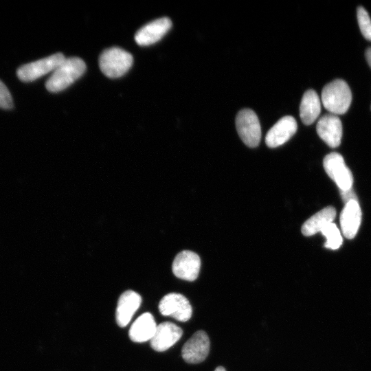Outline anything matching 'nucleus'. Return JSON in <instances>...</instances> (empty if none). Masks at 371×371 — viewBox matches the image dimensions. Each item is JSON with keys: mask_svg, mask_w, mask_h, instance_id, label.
Listing matches in <instances>:
<instances>
[{"mask_svg": "<svg viewBox=\"0 0 371 371\" xmlns=\"http://www.w3.org/2000/svg\"><path fill=\"white\" fill-rule=\"evenodd\" d=\"M319 137L330 147L336 148L341 144L342 124L339 117L328 113L319 118L316 126Z\"/></svg>", "mask_w": 371, "mask_h": 371, "instance_id": "9d476101", "label": "nucleus"}, {"mask_svg": "<svg viewBox=\"0 0 371 371\" xmlns=\"http://www.w3.org/2000/svg\"><path fill=\"white\" fill-rule=\"evenodd\" d=\"M321 112V100L317 93L312 89L306 91L302 98L300 106V115L306 125L313 124Z\"/></svg>", "mask_w": 371, "mask_h": 371, "instance_id": "f3484780", "label": "nucleus"}, {"mask_svg": "<svg viewBox=\"0 0 371 371\" xmlns=\"http://www.w3.org/2000/svg\"><path fill=\"white\" fill-rule=\"evenodd\" d=\"M236 128L242 141L249 147L258 146L261 128L256 113L249 109L240 110L236 117Z\"/></svg>", "mask_w": 371, "mask_h": 371, "instance_id": "20e7f679", "label": "nucleus"}, {"mask_svg": "<svg viewBox=\"0 0 371 371\" xmlns=\"http://www.w3.org/2000/svg\"><path fill=\"white\" fill-rule=\"evenodd\" d=\"M172 21L168 17H162L153 21L141 27L135 34V40L141 46L155 43L169 31Z\"/></svg>", "mask_w": 371, "mask_h": 371, "instance_id": "f8f14e48", "label": "nucleus"}, {"mask_svg": "<svg viewBox=\"0 0 371 371\" xmlns=\"http://www.w3.org/2000/svg\"><path fill=\"white\" fill-rule=\"evenodd\" d=\"M157 326L153 315L144 313L131 325L128 332L129 337L134 342L147 341L153 338Z\"/></svg>", "mask_w": 371, "mask_h": 371, "instance_id": "dca6fc26", "label": "nucleus"}, {"mask_svg": "<svg viewBox=\"0 0 371 371\" xmlns=\"http://www.w3.org/2000/svg\"><path fill=\"white\" fill-rule=\"evenodd\" d=\"M361 221V210L357 201H350L345 204L340 214L342 233L348 239L356 236Z\"/></svg>", "mask_w": 371, "mask_h": 371, "instance_id": "2eb2a0df", "label": "nucleus"}, {"mask_svg": "<svg viewBox=\"0 0 371 371\" xmlns=\"http://www.w3.org/2000/svg\"><path fill=\"white\" fill-rule=\"evenodd\" d=\"M159 311L164 316H170L179 322H186L192 316V308L188 299L177 293L164 295L159 303Z\"/></svg>", "mask_w": 371, "mask_h": 371, "instance_id": "0eeeda50", "label": "nucleus"}, {"mask_svg": "<svg viewBox=\"0 0 371 371\" xmlns=\"http://www.w3.org/2000/svg\"><path fill=\"white\" fill-rule=\"evenodd\" d=\"M210 342L207 333L198 330L186 342L181 350L183 359L189 363L203 361L210 351Z\"/></svg>", "mask_w": 371, "mask_h": 371, "instance_id": "1a4fd4ad", "label": "nucleus"}, {"mask_svg": "<svg viewBox=\"0 0 371 371\" xmlns=\"http://www.w3.org/2000/svg\"><path fill=\"white\" fill-rule=\"evenodd\" d=\"M357 16L361 34L365 38L371 41V19L368 12L362 6H359L357 10Z\"/></svg>", "mask_w": 371, "mask_h": 371, "instance_id": "aec40b11", "label": "nucleus"}, {"mask_svg": "<svg viewBox=\"0 0 371 371\" xmlns=\"http://www.w3.org/2000/svg\"><path fill=\"white\" fill-rule=\"evenodd\" d=\"M323 166L327 175L335 182L340 190L352 188V174L339 153L333 152L326 155L323 160Z\"/></svg>", "mask_w": 371, "mask_h": 371, "instance_id": "39448f33", "label": "nucleus"}, {"mask_svg": "<svg viewBox=\"0 0 371 371\" xmlns=\"http://www.w3.org/2000/svg\"><path fill=\"white\" fill-rule=\"evenodd\" d=\"M133 62V56L128 52L119 47H111L101 54L99 66L106 76L115 78L126 74Z\"/></svg>", "mask_w": 371, "mask_h": 371, "instance_id": "7ed1b4c3", "label": "nucleus"}, {"mask_svg": "<svg viewBox=\"0 0 371 371\" xmlns=\"http://www.w3.org/2000/svg\"><path fill=\"white\" fill-rule=\"evenodd\" d=\"M326 238L324 247L330 249H337L341 245L343 239L337 225L330 223L325 225L320 232Z\"/></svg>", "mask_w": 371, "mask_h": 371, "instance_id": "6ab92c4d", "label": "nucleus"}, {"mask_svg": "<svg viewBox=\"0 0 371 371\" xmlns=\"http://www.w3.org/2000/svg\"><path fill=\"white\" fill-rule=\"evenodd\" d=\"M340 194L345 204L350 201H357V197L352 189L348 190H340Z\"/></svg>", "mask_w": 371, "mask_h": 371, "instance_id": "4be33fe9", "label": "nucleus"}, {"mask_svg": "<svg viewBox=\"0 0 371 371\" xmlns=\"http://www.w3.org/2000/svg\"><path fill=\"white\" fill-rule=\"evenodd\" d=\"M13 106L12 95L4 83L0 80V108L9 109Z\"/></svg>", "mask_w": 371, "mask_h": 371, "instance_id": "412c9836", "label": "nucleus"}, {"mask_svg": "<svg viewBox=\"0 0 371 371\" xmlns=\"http://www.w3.org/2000/svg\"><path fill=\"white\" fill-rule=\"evenodd\" d=\"M201 260L194 252L184 250L179 252L175 258L172 270L178 278L188 280H195L199 273Z\"/></svg>", "mask_w": 371, "mask_h": 371, "instance_id": "6e6552de", "label": "nucleus"}, {"mask_svg": "<svg viewBox=\"0 0 371 371\" xmlns=\"http://www.w3.org/2000/svg\"><path fill=\"white\" fill-rule=\"evenodd\" d=\"M322 102L330 113L342 115L348 110L351 101V90L346 81L337 79L326 84L321 94Z\"/></svg>", "mask_w": 371, "mask_h": 371, "instance_id": "f03ea898", "label": "nucleus"}, {"mask_svg": "<svg viewBox=\"0 0 371 371\" xmlns=\"http://www.w3.org/2000/svg\"><path fill=\"white\" fill-rule=\"evenodd\" d=\"M365 57L370 67L371 68V47H368L365 52Z\"/></svg>", "mask_w": 371, "mask_h": 371, "instance_id": "5701e85b", "label": "nucleus"}, {"mask_svg": "<svg viewBox=\"0 0 371 371\" xmlns=\"http://www.w3.org/2000/svg\"><path fill=\"white\" fill-rule=\"evenodd\" d=\"M214 371H226L225 369L222 366L217 367Z\"/></svg>", "mask_w": 371, "mask_h": 371, "instance_id": "b1692460", "label": "nucleus"}, {"mask_svg": "<svg viewBox=\"0 0 371 371\" xmlns=\"http://www.w3.org/2000/svg\"><path fill=\"white\" fill-rule=\"evenodd\" d=\"M183 335L182 329L175 324L166 322L157 325L153 338L150 340L151 348L163 352L176 344Z\"/></svg>", "mask_w": 371, "mask_h": 371, "instance_id": "ddd939ff", "label": "nucleus"}, {"mask_svg": "<svg viewBox=\"0 0 371 371\" xmlns=\"http://www.w3.org/2000/svg\"><path fill=\"white\" fill-rule=\"evenodd\" d=\"M141 303L142 297L137 292L127 290L122 293L119 297L115 311L117 325L120 327L127 326Z\"/></svg>", "mask_w": 371, "mask_h": 371, "instance_id": "4468645a", "label": "nucleus"}, {"mask_svg": "<svg viewBox=\"0 0 371 371\" xmlns=\"http://www.w3.org/2000/svg\"><path fill=\"white\" fill-rule=\"evenodd\" d=\"M85 69L86 65L81 58H65L47 79L45 87L50 92L60 91L78 79Z\"/></svg>", "mask_w": 371, "mask_h": 371, "instance_id": "f257e3e1", "label": "nucleus"}, {"mask_svg": "<svg viewBox=\"0 0 371 371\" xmlns=\"http://www.w3.org/2000/svg\"><path fill=\"white\" fill-rule=\"evenodd\" d=\"M297 128V122L293 117H282L267 132L265 137L267 146L276 148L284 144L295 133Z\"/></svg>", "mask_w": 371, "mask_h": 371, "instance_id": "9b49d317", "label": "nucleus"}, {"mask_svg": "<svg viewBox=\"0 0 371 371\" xmlns=\"http://www.w3.org/2000/svg\"><path fill=\"white\" fill-rule=\"evenodd\" d=\"M335 216L336 210L333 207L323 208L304 222L301 228L302 234L310 236L321 232L325 225L333 222Z\"/></svg>", "mask_w": 371, "mask_h": 371, "instance_id": "a211bd4d", "label": "nucleus"}, {"mask_svg": "<svg viewBox=\"0 0 371 371\" xmlns=\"http://www.w3.org/2000/svg\"><path fill=\"white\" fill-rule=\"evenodd\" d=\"M65 59L61 53L32 62L20 67L16 71L18 78L23 82L33 81L49 72H53Z\"/></svg>", "mask_w": 371, "mask_h": 371, "instance_id": "423d86ee", "label": "nucleus"}]
</instances>
